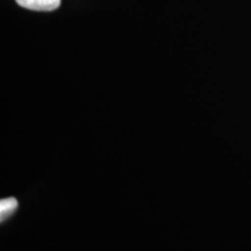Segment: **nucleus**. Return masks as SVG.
Wrapping results in <instances>:
<instances>
[{
    "label": "nucleus",
    "mask_w": 251,
    "mask_h": 251,
    "mask_svg": "<svg viewBox=\"0 0 251 251\" xmlns=\"http://www.w3.org/2000/svg\"><path fill=\"white\" fill-rule=\"evenodd\" d=\"M15 1L21 7L40 12L54 11L61 5V0H15Z\"/></svg>",
    "instance_id": "obj_1"
},
{
    "label": "nucleus",
    "mask_w": 251,
    "mask_h": 251,
    "mask_svg": "<svg viewBox=\"0 0 251 251\" xmlns=\"http://www.w3.org/2000/svg\"><path fill=\"white\" fill-rule=\"evenodd\" d=\"M18 208V200L15 198H7V199H1L0 201V216H1V222L7 220Z\"/></svg>",
    "instance_id": "obj_2"
}]
</instances>
